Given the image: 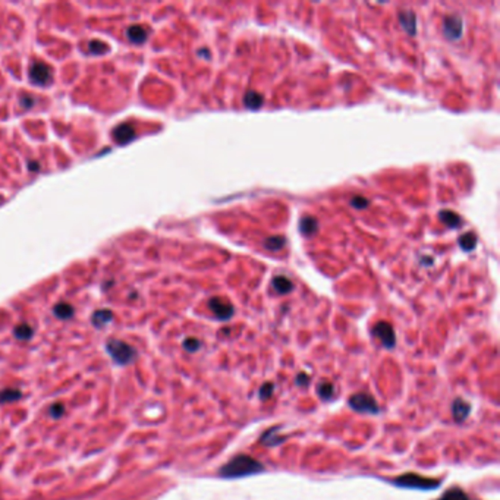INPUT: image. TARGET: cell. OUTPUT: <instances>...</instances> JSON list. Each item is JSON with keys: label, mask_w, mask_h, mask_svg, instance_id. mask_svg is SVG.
I'll list each match as a JSON object with an SVG mask.
<instances>
[{"label": "cell", "mask_w": 500, "mask_h": 500, "mask_svg": "<svg viewBox=\"0 0 500 500\" xmlns=\"http://www.w3.org/2000/svg\"><path fill=\"white\" fill-rule=\"evenodd\" d=\"M263 471H264V465L260 461L254 459L250 455L241 453V455L232 458L228 464H225L220 468L219 475L222 479H242V477L254 475V474H258Z\"/></svg>", "instance_id": "6da1fadb"}, {"label": "cell", "mask_w": 500, "mask_h": 500, "mask_svg": "<svg viewBox=\"0 0 500 500\" xmlns=\"http://www.w3.org/2000/svg\"><path fill=\"white\" fill-rule=\"evenodd\" d=\"M393 484L403 487V489H415V490H436L440 486V481L436 479H428L420 474H402L398 479L393 480Z\"/></svg>", "instance_id": "7a4b0ae2"}, {"label": "cell", "mask_w": 500, "mask_h": 500, "mask_svg": "<svg viewBox=\"0 0 500 500\" xmlns=\"http://www.w3.org/2000/svg\"><path fill=\"white\" fill-rule=\"evenodd\" d=\"M106 349L110 354V357L113 358V361L120 364V365H128L137 358V351L123 340L112 339V340L107 342Z\"/></svg>", "instance_id": "3957f363"}, {"label": "cell", "mask_w": 500, "mask_h": 500, "mask_svg": "<svg viewBox=\"0 0 500 500\" xmlns=\"http://www.w3.org/2000/svg\"><path fill=\"white\" fill-rule=\"evenodd\" d=\"M348 403L349 406L357 412L373 414V415L380 412V406L376 401V398L370 393H367V392H359V393L352 395L349 398Z\"/></svg>", "instance_id": "277c9868"}, {"label": "cell", "mask_w": 500, "mask_h": 500, "mask_svg": "<svg viewBox=\"0 0 500 500\" xmlns=\"http://www.w3.org/2000/svg\"><path fill=\"white\" fill-rule=\"evenodd\" d=\"M373 335L377 337L383 343V346L387 349H392L396 345V335L395 330L389 323L386 321H379L376 326L373 327Z\"/></svg>", "instance_id": "5b68a950"}, {"label": "cell", "mask_w": 500, "mask_h": 500, "mask_svg": "<svg viewBox=\"0 0 500 500\" xmlns=\"http://www.w3.org/2000/svg\"><path fill=\"white\" fill-rule=\"evenodd\" d=\"M30 78H31L34 84L46 85L47 82L52 81V69L44 62L35 60L33 65L30 66Z\"/></svg>", "instance_id": "8992f818"}, {"label": "cell", "mask_w": 500, "mask_h": 500, "mask_svg": "<svg viewBox=\"0 0 500 500\" xmlns=\"http://www.w3.org/2000/svg\"><path fill=\"white\" fill-rule=\"evenodd\" d=\"M208 307L220 320H229L233 315V305L223 298H211L208 301Z\"/></svg>", "instance_id": "52a82bcc"}, {"label": "cell", "mask_w": 500, "mask_h": 500, "mask_svg": "<svg viewBox=\"0 0 500 500\" xmlns=\"http://www.w3.org/2000/svg\"><path fill=\"white\" fill-rule=\"evenodd\" d=\"M462 30H464L462 19L458 15H450V16L445 18L443 31H445L446 37H449V38H459L461 34H462Z\"/></svg>", "instance_id": "ba28073f"}, {"label": "cell", "mask_w": 500, "mask_h": 500, "mask_svg": "<svg viewBox=\"0 0 500 500\" xmlns=\"http://www.w3.org/2000/svg\"><path fill=\"white\" fill-rule=\"evenodd\" d=\"M469 412H471V405L467 401H464L462 398H458V399L453 401V403H452V415H453V420L456 423L465 421Z\"/></svg>", "instance_id": "9c48e42d"}, {"label": "cell", "mask_w": 500, "mask_h": 500, "mask_svg": "<svg viewBox=\"0 0 500 500\" xmlns=\"http://www.w3.org/2000/svg\"><path fill=\"white\" fill-rule=\"evenodd\" d=\"M113 138L119 144H126L135 138V128L131 123H122L113 129Z\"/></svg>", "instance_id": "30bf717a"}, {"label": "cell", "mask_w": 500, "mask_h": 500, "mask_svg": "<svg viewBox=\"0 0 500 500\" xmlns=\"http://www.w3.org/2000/svg\"><path fill=\"white\" fill-rule=\"evenodd\" d=\"M286 440L285 436H279V428L277 427H272L270 430H267L266 433H263L260 437V442L267 447H274L277 445H282L283 442Z\"/></svg>", "instance_id": "8fae6325"}, {"label": "cell", "mask_w": 500, "mask_h": 500, "mask_svg": "<svg viewBox=\"0 0 500 500\" xmlns=\"http://www.w3.org/2000/svg\"><path fill=\"white\" fill-rule=\"evenodd\" d=\"M126 35L132 43H144L147 40V30L141 25H132L126 30Z\"/></svg>", "instance_id": "7c38bea8"}, {"label": "cell", "mask_w": 500, "mask_h": 500, "mask_svg": "<svg viewBox=\"0 0 500 500\" xmlns=\"http://www.w3.org/2000/svg\"><path fill=\"white\" fill-rule=\"evenodd\" d=\"M112 318H113V313L110 310H98V311H96L93 314L91 321H93L94 326L101 329V327H104L106 324H109L110 321H112Z\"/></svg>", "instance_id": "4fadbf2b"}, {"label": "cell", "mask_w": 500, "mask_h": 500, "mask_svg": "<svg viewBox=\"0 0 500 500\" xmlns=\"http://www.w3.org/2000/svg\"><path fill=\"white\" fill-rule=\"evenodd\" d=\"M273 288H274L279 294H288V292L292 291L294 283L291 282L288 277H285V276H277V277L273 279Z\"/></svg>", "instance_id": "5bb4252c"}, {"label": "cell", "mask_w": 500, "mask_h": 500, "mask_svg": "<svg viewBox=\"0 0 500 500\" xmlns=\"http://www.w3.org/2000/svg\"><path fill=\"white\" fill-rule=\"evenodd\" d=\"M317 393L323 401H330L335 396V387L329 381H320V384L317 386Z\"/></svg>", "instance_id": "9a60e30c"}, {"label": "cell", "mask_w": 500, "mask_h": 500, "mask_svg": "<svg viewBox=\"0 0 500 500\" xmlns=\"http://www.w3.org/2000/svg\"><path fill=\"white\" fill-rule=\"evenodd\" d=\"M437 500H471L469 496L461 487H452L443 493V496Z\"/></svg>", "instance_id": "2e32d148"}, {"label": "cell", "mask_w": 500, "mask_h": 500, "mask_svg": "<svg viewBox=\"0 0 500 500\" xmlns=\"http://www.w3.org/2000/svg\"><path fill=\"white\" fill-rule=\"evenodd\" d=\"M440 220L449 228H458L461 225V218L458 216L456 213H453L450 210H443L440 213Z\"/></svg>", "instance_id": "e0dca14e"}, {"label": "cell", "mask_w": 500, "mask_h": 500, "mask_svg": "<svg viewBox=\"0 0 500 500\" xmlns=\"http://www.w3.org/2000/svg\"><path fill=\"white\" fill-rule=\"evenodd\" d=\"M53 313H55L56 317H59L62 320H68V318H71L74 315V307L66 304V302H60V304L56 305Z\"/></svg>", "instance_id": "ac0fdd59"}, {"label": "cell", "mask_w": 500, "mask_h": 500, "mask_svg": "<svg viewBox=\"0 0 500 500\" xmlns=\"http://www.w3.org/2000/svg\"><path fill=\"white\" fill-rule=\"evenodd\" d=\"M22 393L18 389H5L0 392V403H11L21 399Z\"/></svg>", "instance_id": "d6986e66"}, {"label": "cell", "mask_w": 500, "mask_h": 500, "mask_svg": "<svg viewBox=\"0 0 500 500\" xmlns=\"http://www.w3.org/2000/svg\"><path fill=\"white\" fill-rule=\"evenodd\" d=\"M13 333H15V337L19 339V340H28V339L33 337L34 332H33V327L30 326V324L22 323V324H18V326L15 327Z\"/></svg>", "instance_id": "ffe728a7"}, {"label": "cell", "mask_w": 500, "mask_h": 500, "mask_svg": "<svg viewBox=\"0 0 500 500\" xmlns=\"http://www.w3.org/2000/svg\"><path fill=\"white\" fill-rule=\"evenodd\" d=\"M318 228V223H317V219L314 218H304L301 220V225H299V229L302 230L304 235H313L315 230Z\"/></svg>", "instance_id": "44dd1931"}, {"label": "cell", "mask_w": 500, "mask_h": 500, "mask_svg": "<svg viewBox=\"0 0 500 500\" xmlns=\"http://www.w3.org/2000/svg\"><path fill=\"white\" fill-rule=\"evenodd\" d=\"M244 103L248 109H258L261 104H263V96L258 94V93H252L250 91L245 98H244Z\"/></svg>", "instance_id": "7402d4cb"}, {"label": "cell", "mask_w": 500, "mask_h": 500, "mask_svg": "<svg viewBox=\"0 0 500 500\" xmlns=\"http://www.w3.org/2000/svg\"><path fill=\"white\" fill-rule=\"evenodd\" d=\"M401 22L406 31H409L411 34L415 33V16L412 12H403L401 15Z\"/></svg>", "instance_id": "603a6c76"}, {"label": "cell", "mask_w": 500, "mask_h": 500, "mask_svg": "<svg viewBox=\"0 0 500 500\" xmlns=\"http://www.w3.org/2000/svg\"><path fill=\"white\" fill-rule=\"evenodd\" d=\"M475 244H477V238H475L474 233H467V235L461 236V240H459V245L462 247V250L465 251L474 250Z\"/></svg>", "instance_id": "cb8c5ba5"}, {"label": "cell", "mask_w": 500, "mask_h": 500, "mask_svg": "<svg viewBox=\"0 0 500 500\" xmlns=\"http://www.w3.org/2000/svg\"><path fill=\"white\" fill-rule=\"evenodd\" d=\"M88 49H90V52H93V53H96V55H103V53H106V52L109 50L107 44L103 43V41H98V40H93V41H90Z\"/></svg>", "instance_id": "d4e9b609"}, {"label": "cell", "mask_w": 500, "mask_h": 500, "mask_svg": "<svg viewBox=\"0 0 500 500\" xmlns=\"http://www.w3.org/2000/svg\"><path fill=\"white\" fill-rule=\"evenodd\" d=\"M264 245H266L267 250L277 251L280 250L283 245H285V240H283V238H277V236H274V238H269V240H266Z\"/></svg>", "instance_id": "484cf974"}, {"label": "cell", "mask_w": 500, "mask_h": 500, "mask_svg": "<svg viewBox=\"0 0 500 500\" xmlns=\"http://www.w3.org/2000/svg\"><path fill=\"white\" fill-rule=\"evenodd\" d=\"M273 392H274V384L270 383V381H266V383L260 387V392H258V393H260L261 401L269 399V398L273 395Z\"/></svg>", "instance_id": "4316f807"}, {"label": "cell", "mask_w": 500, "mask_h": 500, "mask_svg": "<svg viewBox=\"0 0 500 500\" xmlns=\"http://www.w3.org/2000/svg\"><path fill=\"white\" fill-rule=\"evenodd\" d=\"M184 348L188 352H197L198 349L201 348V342L195 337H188V339L184 340Z\"/></svg>", "instance_id": "83f0119b"}, {"label": "cell", "mask_w": 500, "mask_h": 500, "mask_svg": "<svg viewBox=\"0 0 500 500\" xmlns=\"http://www.w3.org/2000/svg\"><path fill=\"white\" fill-rule=\"evenodd\" d=\"M63 412H65V406H63V403H53L52 408H50V415H52L53 418H59V417H62Z\"/></svg>", "instance_id": "f1b7e54d"}, {"label": "cell", "mask_w": 500, "mask_h": 500, "mask_svg": "<svg viewBox=\"0 0 500 500\" xmlns=\"http://www.w3.org/2000/svg\"><path fill=\"white\" fill-rule=\"evenodd\" d=\"M352 206L357 207V208H365L368 206V200L364 198V197H354L352 198Z\"/></svg>", "instance_id": "f546056e"}, {"label": "cell", "mask_w": 500, "mask_h": 500, "mask_svg": "<svg viewBox=\"0 0 500 500\" xmlns=\"http://www.w3.org/2000/svg\"><path fill=\"white\" fill-rule=\"evenodd\" d=\"M295 383H296V386H308V383H310V377H308V374H305V373H299V374L296 376V379H295Z\"/></svg>", "instance_id": "4dcf8cb0"}, {"label": "cell", "mask_w": 500, "mask_h": 500, "mask_svg": "<svg viewBox=\"0 0 500 500\" xmlns=\"http://www.w3.org/2000/svg\"><path fill=\"white\" fill-rule=\"evenodd\" d=\"M34 101H35V100H34L31 96H22L21 97V104L24 106V107H27V109L33 106Z\"/></svg>", "instance_id": "1f68e13d"}]
</instances>
